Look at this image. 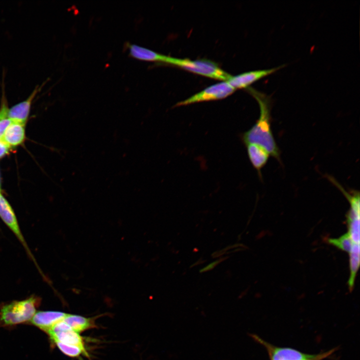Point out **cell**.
Instances as JSON below:
<instances>
[{"mask_svg":"<svg viewBox=\"0 0 360 360\" xmlns=\"http://www.w3.org/2000/svg\"><path fill=\"white\" fill-rule=\"evenodd\" d=\"M248 90L258 102L260 115L255 124L241 136L244 145L258 144L264 148L270 156L281 162L280 151L276 142L271 127L272 100L270 96L253 88Z\"/></svg>","mask_w":360,"mask_h":360,"instance_id":"6da1fadb","label":"cell"},{"mask_svg":"<svg viewBox=\"0 0 360 360\" xmlns=\"http://www.w3.org/2000/svg\"><path fill=\"white\" fill-rule=\"evenodd\" d=\"M38 300L36 298L31 296L3 306L0 310V324L10 326L30 321L36 313Z\"/></svg>","mask_w":360,"mask_h":360,"instance_id":"7a4b0ae2","label":"cell"},{"mask_svg":"<svg viewBox=\"0 0 360 360\" xmlns=\"http://www.w3.org/2000/svg\"><path fill=\"white\" fill-rule=\"evenodd\" d=\"M166 64L176 66L198 74L223 81H226L231 76L218 64L209 60H192L168 56Z\"/></svg>","mask_w":360,"mask_h":360,"instance_id":"3957f363","label":"cell"},{"mask_svg":"<svg viewBox=\"0 0 360 360\" xmlns=\"http://www.w3.org/2000/svg\"><path fill=\"white\" fill-rule=\"evenodd\" d=\"M235 90L227 81H222L211 85L190 98L178 102L175 106L223 99L231 95Z\"/></svg>","mask_w":360,"mask_h":360,"instance_id":"277c9868","label":"cell"},{"mask_svg":"<svg viewBox=\"0 0 360 360\" xmlns=\"http://www.w3.org/2000/svg\"><path fill=\"white\" fill-rule=\"evenodd\" d=\"M250 336L266 348L270 360H308L316 354L304 353L292 348L275 346L256 334H250Z\"/></svg>","mask_w":360,"mask_h":360,"instance_id":"5b68a950","label":"cell"},{"mask_svg":"<svg viewBox=\"0 0 360 360\" xmlns=\"http://www.w3.org/2000/svg\"><path fill=\"white\" fill-rule=\"evenodd\" d=\"M283 66H284V64L276 68L252 70L245 72L234 76H231L226 81L235 90L237 88H248L252 83L274 72Z\"/></svg>","mask_w":360,"mask_h":360,"instance_id":"8992f818","label":"cell"},{"mask_svg":"<svg viewBox=\"0 0 360 360\" xmlns=\"http://www.w3.org/2000/svg\"><path fill=\"white\" fill-rule=\"evenodd\" d=\"M0 218L16 236L32 256L26 243L22 234L15 214L10 204L0 192Z\"/></svg>","mask_w":360,"mask_h":360,"instance_id":"52a82bcc","label":"cell"},{"mask_svg":"<svg viewBox=\"0 0 360 360\" xmlns=\"http://www.w3.org/2000/svg\"><path fill=\"white\" fill-rule=\"evenodd\" d=\"M44 83H42L40 86L37 85L26 100L9 108L8 118L13 122L26 124L29 116L32 101L41 90Z\"/></svg>","mask_w":360,"mask_h":360,"instance_id":"ba28073f","label":"cell"},{"mask_svg":"<svg viewBox=\"0 0 360 360\" xmlns=\"http://www.w3.org/2000/svg\"><path fill=\"white\" fill-rule=\"evenodd\" d=\"M66 314L58 311H40L35 314L30 322L46 332L54 324L62 320Z\"/></svg>","mask_w":360,"mask_h":360,"instance_id":"9c48e42d","label":"cell"},{"mask_svg":"<svg viewBox=\"0 0 360 360\" xmlns=\"http://www.w3.org/2000/svg\"><path fill=\"white\" fill-rule=\"evenodd\" d=\"M245 146L248 158L261 178V170L267 164L270 155L264 148L258 144H249Z\"/></svg>","mask_w":360,"mask_h":360,"instance_id":"30bf717a","label":"cell"},{"mask_svg":"<svg viewBox=\"0 0 360 360\" xmlns=\"http://www.w3.org/2000/svg\"><path fill=\"white\" fill-rule=\"evenodd\" d=\"M127 46L130 56L134 58L144 61L166 62L168 56L134 44H128Z\"/></svg>","mask_w":360,"mask_h":360,"instance_id":"8fae6325","label":"cell"},{"mask_svg":"<svg viewBox=\"0 0 360 360\" xmlns=\"http://www.w3.org/2000/svg\"><path fill=\"white\" fill-rule=\"evenodd\" d=\"M25 124L12 121L6 130L2 140L10 148L22 144L26 138Z\"/></svg>","mask_w":360,"mask_h":360,"instance_id":"7c38bea8","label":"cell"},{"mask_svg":"<svg viewBox=\"0 0 360 360\" xmlns=\"http://www.w3.org/2000/svg\"><path fill=\"white\" fill-rule=\"evenodd\" d=\"M47 334L53 342L58 341L66 344L78 346L86 350L84 338L79 333L72 330L48 332Z\"/></svg>","mask_w":360,"mask_h":360,"instance_id":"4fadbf2b","label":"cell"},{"mask_svg":"<svg viewBox=\"0 0 360 360\" xmlns=\"http://www.w3.org/2000/svg\"><path fill=\"white\" fill-rule=\"evenodd\" d=\"M71 329L78 333L95 328L94 320L82 316L67 314L63 319Z\"/></svg>","mask_w":360,"mask_h":360,"instance_id":"5bb4252c","label":"cell"},{"mask_svg":"<svg viewBox=\"0 0 360 360\" xmlns=\"http://www.w3.org/2000/svg\"><path fill=\"white\" fill-rule=\"evenodd\" d=\"M54 342L64 354L68 356L78 358L82 354L88 356L86 350L80 346L66 344L58 341H54Z\"/></svg>","mask_w":360,"mask_h":360,"instance_id":"9a60e30c","label":"cell"},{"mask_svg":"<svg viewBox=\"0 0 360 360\" xmlns=\"http://www.w3.org/2000/svg\"><path fill=\"white\" fill-rule=\"evenodd\" d=\"M328 240L329 244L348 253L350 252L352 246L354 245L348 232L338 238H328Z\"/></svg>","mask_w":360,"mask_h":360,"instance_id":"2e32d148","label":"cell"},{"mask_svg":"<svg viewBox=\"0 0 360 360\" xmlns=\"http://www.w3.org/2000/svg\"><path fill=\"white\" fill-rule=\"evenodd\" d=\"M2 94L0 98V120L4 118L8 117V101L6 98L4 82V80H2Z\"/></svg>","mask_w":360,"mask_h":360,"instance_id":"e0dca14e","label":"cell"},{"mask_svg":"<svg viewBox=\"0 0 360 360\" xmlns=\"http://www.w3.org/2000/svg\"><path fill=\"white\" fill-rule=\"evenodd\" d=\"M336 350V348H333L328 351L316 354L314 357L308 360H324L332 355Z\"/></svg>","mask_w":360,"mask_h":360,"instance_id":"ac0fdd59","label":"cell"},{"mask_svg":"<svg viewBox=\"0 0 360 360\" xmlns=\"http://www.w3.org/2000/svg\"><path fill=\"white\" fill-rule=\"evenodd\" d=\"M12 120L8 117L0 120V140H2L4 132Z\"/></svg>","mask_w":360,"mask_h":360,"instance_id":"d6986e66","label":"cell"},{"mask_svg":"<svg viewBox=\"0 0 360 360\" xmlns=\"http://www.w3.org/2000/svg\"><path fill=\"white\" fill-rule=\"evenodd\" d=\"M10 148L2 140H0V158L6 155Z\"/></svg>","mask_w":360,"mask_h":360,"instance_id":"ffe728a7","label":"cell"},{"mask_svg":"<svg viewBox=\"0 0 360 360\" xmlns=\"http://www.w3.org/2000/svg\"><path fill=\"white\" fill-rule=\"evenodd\" d=\"M222 259H223V258L220 259V260H216V261L214 262H213L210 264L209 265L207 266L206 267H205V268H203L202 269L200 270V272H206V271L209 270H212V269L217 264H218L219 262H220L222 260Z\"/></svg>","mask_w":360,"mask_h":360,"instance_id":"44dd1931","label":"cell"},{"mask_svg":"<svg viewBox=\"0 0 360 360\" xmlns=\"http://www.w3.org/2000/svg\"><path fill=\"white\" fill-rule=\"evenodd\" d=\"M0 192H1V182H0Z\"/></svg>","mask_w":360,"mask_h":360,"instance_id":"7402d4cb","label":"cell"}]
</instances>
